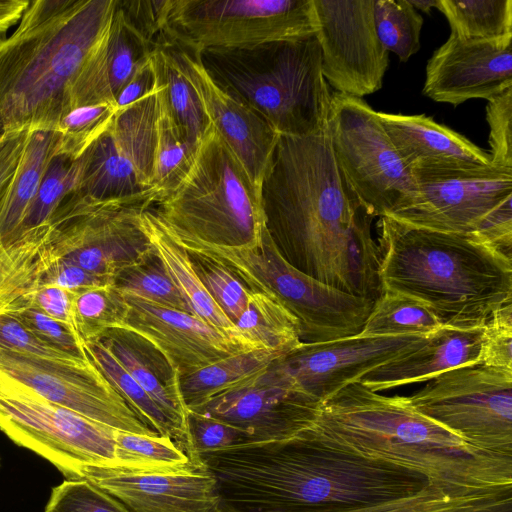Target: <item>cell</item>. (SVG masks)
Wrapping results in <instances>:
<instances>
[{"instance_id": "9c48e42d", "label": "cell", "mask_w": 512, "mask_h": 512, "mask_svg": "<svg viewBox=\"0 0 512 512\" xmlns=\"http://www.w3.org/2000/svg\"><path fill=\"white\" fill-rule=\"evenodd\" d=\"M145 201H96L74 192L47 223L42 260H63L101 277L113 278L153 253L144 231Z\"/></svg>"}, {"instance_id": "5bb4252c", "label": "cell", "mask_w": 512, "mask_h": 512, "mask_svg": "<svg viewBox=\"0 0 512 512\" xmlns=\"http://www.w3.org/2000/svg\"><path fill=\"white\" fill-rule=\"evenodd\" d=\"M412 173L417 185L414 200L387 217L413 226L483 238L512 201V168H417Z\"/></svg>"}, {"instance_id": "b9f144b4", "label": "cell", "mask_w": 512, "mask_h": 512, "mask_svg": "<svg viewBox=\"0 0 512 512\" xmlns=\"http://www.w3.org/2000/svg\"><path fill=\"white\" fill-rule=\"evenodd\" d=\"M112 284L122 293L170 309L191 313L186 300L155 252L144 262L118 273Z\"/></svg>"}, {"instance_id": "52a82bcc", "label": "cell", "mask_w": 512, "mask_h": 512, "mask_svg": "<svg viewBox=\"0 0 512 512\" xmlns=\"http://www.w3.org/2000/svg\"><path fill=\"white\" fill-rule=\"evenodd\" d=\"M151 208L174 239L206 247L254 249L265 228L260 189L212 126L188 174Z\"/></svg>"}, {"instance_id": "603a6c76", "label": "cell", "mask_w": 512, "mask_h": 512, "mask_svg": "<svg viewBox=\"0 0 512 512\" xmlns=\"http://www.w3.org/2000/svg\"><path fill=\"white\" fill-rule=\"evenodd\" d=\"M154 49L127 23L116 3L106 33L70 90L65 113L77 106L114 104L121 88Z\"/></svg>"}, {"instance_id": "9f6ffc18", "label": "cell", "mask_w": 512, "mask_h": 512, "mask_svg": "<svg viewBox=\"0 0 512 512\" xmlns=\"http://www.w3.org/2000/svg\"><path fill=\"white\" fill-rule=\"evenodd\" d=\"M75 294V292L56 285H38L30 295L29 306L35 307L46 315L68 325L76 332L74 320Z\"/></svg>"}, {"instance_id": "11a10c76", "label": "cell", "mask_w": 512, "mask_h": 512, "mask_svg": "<svg viewBox=\"0 0 512 512\" xmlns=\"http://www.w3.org/2000/svg\"><path fill=\"white\" fill-rule=\"evenodd\" d=\"M418 512H512V486L448 498Z\"/></svg>"}, {"instance_id": "f1b7e54d", "label": "cell", "mask_w": 512, "mask_h": 512, "mask_svg": "<svg viewBox=\"0 0 512 512\" xmlns=\"http://www.w3.org/2000/svg\"><path fill=\"white\" fill-rule=\"evenodd\" d=\"M151 59L161 108L180 137L197 148L211 127L198 90L169 45L156 47Z\"/></svg>"}, {"instance_id": "9a60e30c", "label": "cell", "mask_w": 512, "mask_h": 512, "mask_svg": "<svg viewBox=\"0 0 512 512\" xmlns=\"http://www.w3.org/2000/svg\"><path fill=\"white\" fill-rule=\"evenodd\" d=\"M278 359L259 374L187 410L239 429L246 443L296 436L315 423L322 401L303 390Z\"/></svg>"}, {"instance_id": "8fae6325", "label": "cell", "mask_w": 512, "mask_h": 512, "mask_svg": "<svg viewBox=\"0 0 512 512\" xmlns=\"http://www.w3.org/2000/svg\"><path fill=\"white\" fill-rule=\"evenodd\" d=\"M313 0H171L165 38L193 52L315 35Z\"/></svg>"}, {"instance_id": "db71d44e", "label": "cell", "mask_w": 512, "mask_h": 512, "mask_svg": "<svg viewBox=\"0 0 512 512\" xmlns=\"http://www.w3.org/2000/svg\"><path fill=\"white\" fill-rule=\"evenodd\" d=\"M112 283L111 279L91 273L73 263L63 260H42L40 257L38 285H56L78 293Z\"/></svg>"}, {"instance_id": "94428289", "label": "cell", "mask_w": 512, "mask_h": 512, "mask_svg": "<svg viewBox=\"0 0 512 512\" xmlns=\"http://www.w3.org/2000/svg\"><path fill=\"white\" fill-rule=\"evenodd\" d=\"M409 2L415 9H420L427 14H430L433 7H437V0H409Z\"/></svg>"}, {"instance_id": "ac0fdd59", "label": "cell", "mask_w": 512, "mask_h": 512, "mask_svg": "<svg viewBox=\"0 0 512 512\" xmlns=\"http://www.w3.org/2000/svg\"><path fill=\"white\" fill-rule=\"evenodd\" d=\"M128 312L124 329L150 344L180 376L216 361L254 349L245 338L224 334L195 315L123 293Z\"/></svg>"}, {"instance_id": "7dc6e473", "label": "cell", "mask_w": 512, "mask_h": 512, "mask_svg": "<svg viewBox=\"0 0 512 512\" xmlns=\"http://www.w3.org/2000/svg\"><path fill=\"white\" fill-rule=\"evenodd\" d=\"M10 313L48 346L80 360L88 359L84 342L68 325L32 306L22 307Z\"/></svg>"}, {"instance_id": "cb8c5ba5", "label": "cell", "mask_w": 512, "mask_h": 512, "mask_svg": "<svg viewBox=\"0 0 512 512\" xmlns=\"http://www.w3.org/2000/svg\"><path fill=\"white\" fill-rule=\"evenodd\" d=\"M483 328L442 326L421 346L371 370L358 382L379 392L429 381L448 370L479 363Z\"/></svg>"}, {"instance_id": "680465c9", "label": "cell", "mask_w": 512, "mask_h": 512, "mask_svg": "<svg viewBox=\"0 0 512 512\" xmlns=\"http://www.w3.org/2000/svg\"><path fill=\"white\" fill-rule=\"evenodd\" d=\"M156 88V75L150 56L117 94L114 102L117 112L150 95Z\"/></svg>"}, {"instance_id": "4316f807", "label": "cell", "mask_w": 512, "mask_h": 512, "mask_svg": "<svg viewBox=\"0 0 512 512\" xmlns=\"http://www.w3.org/2000/svg\"><path fill=\"white\" fill-rule=\"evenodd\" d=\"M74 193L96 201L157 202L158 192L145 185L131 162L119 151L110 128L78 158Z\"/></svg>"}, {"instance_id": "83f0119b", "label": "cell", "mask_w": 512, "mask_h": 512, "mask_svg": "<svg viewBox=\"0 0 512 512\" xmlns=\"http://www.w3.org/2000/svg\"><path fill=\"white\" fill-rule=\"evenodd\" d=\"M151 206L142 213L144 231L191 313L226 335L244 338L204 287L186 249L168 233Z\"/></svg>"}, {"instance_id": "f5cc1de1", "label": "cell", "mask_w": 512, "mask_h": 512, "mask_svg": "<svg viewBox=\"0 0 512 512\" xmlns=\"http://www.w3.org/2000/svg\"><path fill=\"white\" fill-rule=\"evenodd\" d=\"M480 363L512 369V302L496 310L485 324Z\"/></svg>"}, {"instance_id": "ab89813d", "label": "cell", "mask_w": 512, "mask_h": 512, "mask_svg": "<svg viewBox=\"0 0 512 512\" xmlns=\"http://www.w3.org/2000/svg\"><path fill=\"white\" fill-rule=\"evenodd\" d=\"M127 312L126 299L113 284L75 294V329L83 342L97 339L110 329H120Z\"/></svg>"}, {"instance_id": "e0dca14e", "label": "cell", "mask_w": 512, "mask_h": 512, "mask_svg": "<svg viewBox=\"0 0 512 512\" xmlns=\"http://www.w3.org/2000/svg\"><path fill=\"white\" fill-rule=\"evenodd\" d=\"M322 74L336 92L362 98L382 87L389 52L374 23L375 0H313Z\"/></svg>"}, {"instance_id": "d6a6232c", "label": "cell", "mask_w": 512, "mask_h": 512, "mask_svg": "<svg viewBox=\"0 0 512 512\" xmlns=\"http://www.w3.org/2000/svg\"><path fill=\"white\" fill-rule=\"evenodd\" d=\"M84 349L89 360L124 398L142 423L159 435L170 437L189 457L191 446L188 434L156 405L113 354L98 339L84 342Z\"/></svg>"}, {"instance_id": "8d00e7d4", "label": "cell", "mask_w": 512, "mask_h": 512, "mask_svg": "<svg viewBox=\"0 0 512 512\" xmlns=\"http://www.w3.org/2000/svg\"><path fill=\"white\" fill-rule=\"evenodd\" d=\"M441 327L438 318L422 302L401 293L383 290L358 336H429Z\"/></svg>"}, {"instance_id": "74e56055", "label": "cell", "mask_w": 512, "mask_h": 512, "mask_svg": "<svg viewBox=\"0 0 512 512\" xmlns=\"http://www.w3.org/2000/svg\"><path fill=\"white\" fill-rule=\"evenodd\" d=\"M116 453L120 469L143 472L192 471L203 467L168 436L116 431Z\"/></svg>"}, {"instance_id": "277c9868", "label": "cell", "mask_w": 512, "mask_h": 512, "mask_svg": "<svg viewBox=\"0 0 512 512\" xmlns=\"http://www.w3.org/2000/svg\"><path fill=\"white\" fill-rule=\"evenodd\" d=\"M378 227L382 291L422 302L442 326L484 327L512 302L511 257L477 234L422 228L387 216Z\"/></svg>"}, {"instance_id": "6da1fadb", "label": "cell", "mask_w": 512, "mask_h": 512, "mask_svg": "<svg viewBox=\"0 0 512 512\" xmlns=\"http://www.w3.org/2000/svg\"><path fill=\"white\" fill-rule=\"evenodd\" d=\"M195 460L214 477L223 512H418L449 498L426 476L341 449L311 427Z\"/></svg>"}, {"instance_id": "7bdbcfd3", "label": "cell", "mask_w": 512, "mask_h": 512, "mask_svg": "<svg viewBox=\"0 0 512 512\" xmlns=\"http://www.w3.org/2000/svg\"><path fill=\"white\" fill-rule=\"evenodd\" d=\"M197 149L198 147H192L180 137L160 105L158 141L151 181V186L159 195L157 202L182 182L193 164Z\"/></svg>"}, {"instance_id": "ee69618b", "label": "cell", "mask_w": 512, "mask_h": 512, "mask_svg": "<svg viewBox=\"0 0 512 512\" xmlns=\"http://www.w3.org/2000/svg\"><path fill=\"white\" fill-rule=\"evenodd\" d=\"M117 113L115 104L99 103L70 108L59 120L57 153L78 159L106 132Z\"/></svg>"}, {"instance_id": "7c38bea8", "label": "cell", "mask_w": 512, "mask_h": 512, "mask_svg": "<svg viewBox=\"0 0 512 512\" xmlns=\"http://www.w3.org/2000/svg\"><path fill=\"white\" fill-rule=\"evenodd\" d=\"M0 430L66 479L82 465L119 467L117 429L56 405L0 375Z\"/></svg>"}, {"instance_id": "5b68a950", "label": "cell", "mask_w": 512, "mask_h": 512, "mask_svg": "<svg viewBox=\"0 0 512 512\" xmlns=\"http://www.w3.org/2000/svg\"><path fill=\"white\" fill-rule=\"evenodd\" d=\"M116 0L30 1L0 74V134L56 130L70 90L104 34Z\"/></svg>"}, {"instance_id": "1f68e13d", "label": "cell", "mask_w": 512, "mask_h": 512, "mask_svg": "<svg viewBox=\"0 0 512 512\" xmlns=\"http://www.w3.org/2000/svg\"><path fill=\"white\" fill-rule=\"evenodd\" d=\"M285 354L254 349L231 355L189 375L179 377L182 400L187 409L229 390L268 368Z\"/></svg>"}, {"instance_id": "e575fe53", "label": "cell", "mask_w": 512, "mask_h": 512, "mask_svg": "<svg viewBox=\"0 0 512 512\" xmlns=\"http://www.w3.org/2000/svg\"><path fill=\"white\" fill-rule=\"evenodd\" d=\"M235 327L252 343L282 354L302 343L298 320L276 298L263 292H251Z\"/></svg>"}, {"instance_id": "3957f363", "label": "cell", "mask_w": 512, "mask_h": 512, "mask_svg": "<svg viewBox=\"0 0 512 512\" xmlns=\"http://www.w3.org/2000/svg\"><path fill=\"white\" fill-rule=\"evenodd\" d=\"M311 428L341 449L420 473L452 498L512 486V456L478 449L417 412L407 397L360 382L323 400Z\"/></svg>"}, {"instance_id": "d6986e66", "label": "cell", "mask_w": 512, "mask_h": 512, "mask_svg": "<svg viewBox=\"0 0 512 512\" xmlns=\"http://www.w3.org/2000/svg\"><path fill=\"white\" fill-rule=\"evenodd\" d=\"M428 336L360 337L304 343L278 359L306 392L323 401L371 370L421 346Z\"/></svg>"}, {"instance_id": "816d5d0a", "label": "cell", "mask_w": 512, "mask_h": 512, "mask_svg": "<svg viewBox=\"0 0 512 512\" xmlns=\"http://www.w3.org/2000/svg\"><path fill=\"white\" fill-rule=\"evenodd\" d=\"M0 351L65 362L88 360L77 359L48 346L12 313L0 315Z\"/></svg>"}, {"instance_id": "f35d334b", "label": "cell", "mask_w": 512, "mask_h": 512, "mask_svg": "<svg viewBox=\"0 0 512 512\" xmlns=\"http://www.w3.org/2000/svg\"><path fill=\"white\" fill-rule=\"evenodd\" d=\"M77 176L78 159L62 153L50 159L15 239L48 223L63 200L74 191Z\"/></svg>"}, {"instance_id": "6125c7cd", "label": "cell", "mask_w": 512, "mask_h": 512, "mask_svg": "<svg viewBox=\"0 0 512 512\" xmlns=\"http://www.w3.org/2000/svg\"><path fill=\"white\" fill-rule=\"evenodd\" d=\"M9 43L6 39L4 42L0 43V73L2 72L6 58L8 55Z\"/></svg>"}, {"instance_id": "4fadbf2b", "label": "cell", "mask_w": 512, "mask_h": 512, "mask_svg": "<svg viewBox=\"0 0 512 512\" xmlns=\"http://www.w3.org/2000/svg\"><path fill=\"white\" fill-rule=\"evenodd\" d=\"M410 405L468 444L512 456V369L474 363L443 372Z\"/></svg>"}, {"instance_id": "91938a15", "label": "cell", "mask_w": 512, "mask_h": 512, "mask_svg": "<svg viewBox=\"0 0 512 512\" xmlns=\"http://www.w3.org/2000/svg\"><path fill=\"white\" fill-rule=\"evenodd\" d=\"M29 4L28 0H0V43L7 39V31L21 20Z\"/></svg>"}, {"instance_id": "30bf717a", "label": "cell", "mask_w": 512, "mask_h": 512, "mask_svg": "<svg viewBox=\"0 0 512 512\" xmlns=\"http://www.w3.org/2000/svg\"><path fill=\"white\" fill-rule=\"evenodd\" d=\"M327 127L339 168L375 216H391L412 203L413 173L362 98L331 94Z\"/></svg>"}, {"instance_id": "f907efd6", "label": "cell", "mask_w": 512, "mask_h": 512, "mask_svg": "<svg viewBox=\"0 0 512 512\" xmlns=\"http://www.w3.org/2000/svg\"><path fill=\"white\" fill-rule=\"evenodd\" d=\"M486 120L492 165L512 168V87L488 100Z\"/></svg>"}, {"instance_id": "4dcf8cb0", "label": "cell", "mask_w": 512, "mask_h": 512, "mask_svg": "<svg viewBox=\"0 0 512 512\" xmlns=\"http://www.w3.org/2000/svg\"><path fill=\"white\" fill-rule=\"evenodd\" d=\"M159 116L160 102L156 88L150 95L118 111L110 126L117 148L134 166L141 181L150 187Z\"/></svg>"}, {"instance_id": "d4e9b609", "label": "cell", "mask_w": 512, "mask_h": 512, "mask_svg": "<svg viewBox=\"0 0 512 512\" xmlns=\"http://www.w3.org/2000/svg\"><path fill=\"white\" fill-rule=\"evenodd\" d=\"M377 113L398 154L411 171L417 168L492 165L489 153L424 114Z\"/></svg>"}, {"instance_id": "8992f818", "label": "cell", "mask_w": 512, "mask_h": 512, "mask_svg": "<svg viewBox=\"0 0 512 512\" xmlns=\"http://www.w3.org/2000/svg\"><path fill=\"white\" fill-rule=\"evenodd\" d=\"M194 54L219 89L259 114L278 134L309 136L327 125L331 93L316 35Z\"/></svg>"}, {"instance_id": "44dd1931", "label": "cell", "mask_w": 512, "mask_h": 512, "mask_svg": "<svg viewBox=\"0 0 512 512\" xmlns=\"http://www.w3.org/2000/svg\"><path fill=\"white\" fill-rule=\"evenodd\" d=\"M83 478L131 512H223L217 484L203 466L192 471L143 472L82 465Z\"/></svg>"}, {"instance_id": "d590c367", "label": "cell", "mask_w": 512, "mask_h": 512, "mask_svg": "<svg viewBox=\"0 0 512 512\" xmlns=\"http://www.w3.org/2000/svg\"><path fill=\"white\" fill-rule=\"evenodd\" d=\"M450 35L471 41L512 39V0H437Z\"/></svg>"}, {"instance_id": "60d3db41", "label": "cell", "mask_w": 512, "mask_h": 512, "mask_svg": "<svg viewBox=\"0 0 512 512\" xmlns=\"http://www.w3.org/2000/svg\"><path fill=\"white\" fill-rule=\"evenodd\" d=\"M374 23L384 48L400 61L418 52L423 18L409 0H375Z\"/></svg>"}, {"instance_id": "ffe728a7", "label": "cell", "mask_w": 512, "mask_h": 512, "mask_svg": "<svg viewBox=\"0 0 512 512\" xmlns=\"http://www.w3.org/2000/svg\"><path fill=\"white\" fill-rule=\"evenodd\" d=\"M512 87V39L471 41L450 35L429 59L423 93L458 106Z\"/></svg>"}, {"instance_id": "c3c4849f", "label": "cell", "mask_w": 512, "mask_h": 512, "mask_svg": "<svg viewBox=\"0 0 512 512\" xmlns=\"http://www.w3.org/2000/svg\"><path fill=\"white\" fill-rule=\"evenodd\" d=\"M171 0H116L127 23L154 48L167 44L165 27Z\"/></svg>"}, {"instance_id": "7a4b0ae2", "label": "cell", "mask_w": 512, "mask_h": 512, "mask_svg": "<svg viewBox=\"0 0 512 512\" xmlns=\"http://www.w3.org/2000/svg\"><path fill=\"white\" fill-rule=\"evenodd\" d=\"M260 198L265 226L287 262L342 292L380 296L376 216L339 168L327 125L309 136L279 134Z\"/></svg>"}, {"instance_id": "ba28073f", "label": "cell", "mask_w": 512, "mask_h": 512, "mask_svg": "<svg viewBox=\"0 0 512 512\" xmlns=\"http://www.w3.org/2000/svg\"><path fill=\"white\" fill-rule=\"evenodd\" d=\"M233 272L251 292L276 298L299 322L301 341L326 342L358 335L373 308L368 298L326 285L292 266L266 226L254 249L206 247L180 242Z\"/></svg>"}, {"instance_id": "2e32d148", "label": "cell", "mask_w": 512, "mask_h": 512, "mask_svg": "<svg viewBox=\"0 0 512 512\" xmlns=\"http://www.w3.org/2000/svg\"><path fill=\"white\" fill-rule=\"evenodd\" d=\"M0 375L98 423L130 433L159 435L142 423L89 358L65 362L0 351Z\"/></svg>"}, {"instance_id": "6f0895ef", "label": "cell", "mask_w": 512, "mask_h": 512, "mask_svg": "<svg viewBox=\"0 0 512 512\" xmlns=\"http://www.w3.org/2000/svg\"><path fill=\"white\" fill-rule=\"evenodd\" d=\"M30 129L0 134V210L21 160Z\"/></svg>"}, {"instance_id": "484cf974", "label": "cell", "mask_w": 512, "mask_h": 512, "mask_svg": "<svg viewBox=\"0 0 512 512\" xmlns=\"http://www.w3.org/2000/svg\"><path fill=\"white\" fill-rule=\"evenodd\" d=\"M97 339L156 405L188 434L187 408L180 393L179 375L165 358L146 341L124 329H110Z\"/></svg>"}, {"instance_id": "836d02e7", "label": "cell", "mask_w": 512, "mask_h": 512, "mask_svg": "<svg viewBox=\"0 0 512 512\" xmlns=\"http://www.w3.org/2000/svg\"><path fill=\"white\" fill-rule=\"evenodd\" d=\"M45 233V228H37L0 245V315L28 305L38 286Z\"/></svg>"}, {"instance_id": "f6af8a7d", "label": "cell", "mask_w": 512, "mask_h": 512, "mask_svg": "<svg viewBox=\"0 0 512 512\" xmlns=\"http://www.w3.org/2000/svg\"><path fill=\"white\" fill-rule=\"evenodd\" d=\"M186 251L204 287L235 325L248 303L251 291L225 266L200 253Z\"/></svg>"}, {"instance_id": "7402d4cb", "label": "cell", "mask_w": 512, "mask_h": 512, "mask_svg": "<svg viewBox=\"0 0 512 512\" xmlns=\"http://www.w3.org/2000/svg\"><path fill=\"white\" fill-rule=\"evenodd\" d=\"M169 46L198 90L211 126L260 189L279 134L255 111L219 89L194 52L172 44Z\"/></svg>"}, {"instance_id": "f546056e", "label": "cell", "mask_w": 512, "mask_h": 512, "mask_svg": "<svg viewBox=\"0 0 512 512\" xmlns=\"http://www.w3.org/2000/svg\"><path fill=\"white\" fill-rule=\"evenodd\" d=\"M59 134L30 129L21 160L0 210V245L13 241L50 159L57 153Z\"/></svg>"}, {"instance_id": "bcb514c9", "label": "cell", "mask_w": 512, "mask_h": 512, "mask_svg": "<svg viewBox=\"0 0 512 512\" xmlns=\"http://www.w3.org/2000/svg\"><path fill=\"white\" fill-rule=\"evenodd\" d=\"M44 512H131L122 502L83 478L52 488Z\"/></svg>"}, {"instance_id": "681fc988", "label": "cell", "mask_w": 512, "mask_h": 512, "mask_svg": "<svg viewBox=\"0 0 512 512\" xmlns=\"http://www.w3.org/2000/svg\"><path fill=\"white\" fill-rule=\"evenodd\" d=\"M187 429L191 446L189 458L193 462L199 452L222 449L247 442V437L239 429L216 418L191 410H187Z\"/></svg>"}]
</instances>
